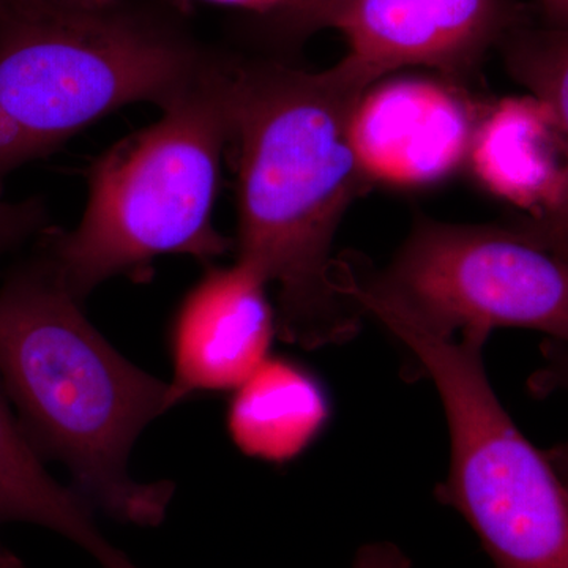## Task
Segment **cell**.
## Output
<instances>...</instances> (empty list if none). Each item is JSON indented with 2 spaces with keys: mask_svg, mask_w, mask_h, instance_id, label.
I'll use <instances>...</instances> for the list:
<instances>
[{
  "mask_svg": "<svg viewBox=\"0 0 568 568\" xmlns=\"http://www.w3.org/2000/svg\"><path fill=\"white\" fill-rule=\"evenodd\" d=\"M349 2L351 0H290L286 9L261 21L275 40L301 44L313 33L332 28L339 11Z\"/></svg>",
  "mask_w": 568,
  "mask_h": 568,
  "instance_id": "5bb4252c",
  "label": "cell"
},
{
  "mask_svg": "<svg viewBox=\"0 0 568 568\" xmlns=\"http://www.w3.org/2000/svg\"><path fill=\"white\" fill-rule=\"evenodd\" d=\"M549 26L568 28V0H540Z\"/></svg>",
  "mask_w": 568,
  "mask_h": 568,
  "instance_id": "d6986e66",
  "label": "cell"
},
{
  "mask_svg": "<svg viewBox=\"0 0 568 568\" xmlns=\"http://www.w3.org/2000/svg\"><path fill=\"white\" fill-rule=\"evenodd\" d=\"M267 286L256 268L235 260L190 290L171 335V407L196 392L235 390L267 361L276 332Z\"/></svg>",
  "mask_w": 568,
  "mask_h": 568,
  "instance_id": "9c48e42d",
  "label": "cell"
},
{
  "mask_svg": "<svg viewBox=\"0 0 568 568\" xmlns=\"http://www.w3.org/2000/svg\"><path fill=\"white\" fill-rule=\"evenodd\" d=\"M372 316L414 354L443 399L452 465L440 503L466 518L496 568H568V488L489 386L487 339L436 335L383 310Z\"/></svg>",
  "mask_w": 568,
  "mask_h": 568,
  "instance_id": "5b68a950",
  "label": "cell"
},
{
  "mask_svg": "<svg viewBox=\"0 0 568 568\" xmlns=\"http://www.w3.org/2000/svg\"><path fill=\"white\" fill-rule=\"evenodd\" d=\"M338 271L364 315L384 310L450 338L518 327L568 343V261L517 227L420 215L386 268L339 254Z\"/></svg>",
  "mask_w": 568,
  "mask_h": 568,
  "instance_id": "8992f818",
  "label": "cell"
},
{
  "mask_svg": "<svg viewBox=\"0 0 568 568\" xmlns=\"http://www.w3.org/2000/svg\"><path fill=\"white\" fill-rule=\"evenodd\" d=\"M24 521L61 534L102 568H138L106 540L93 508L48 473L0 383V523Z\"/></svg>",
  "mask_w": 568,
  "mask_h": 568,
  "instance_id": "8fae6325",
  "label": "cell"
},
{
  "mask_svg": "<svg viewBox=\"0 0 568 568\" xmlns=\"http://www.w3.org/2000/svg\"><path fill=\"white\" fill-rule=\"evenodd\" d=\"M189 2H192V0H170V3H173L178 9L179 7L183 9ZM201 2L216 3V6L250 11V13L256 14L260 20H267V18L275 17L280 11L286 9L290 0H201Z\"/></svg>",
  "mask_w": 568,
  "mask_h": 568,
  "instance_id": "ac0fdd59",
  "label": "cell"
},
{
  "mask_svg": "<svg viewBox=\"0 0 568 568\" xmlns=\"http://www.w3.org/2000/svg\"><path fill=\"white\" fill-rule=\"evenodd\" d=\"M237 149V261L276 287V334L305 349L361 328L343 293L336 231L373 185L351 138L376 82L343 58L324 71L227 54Z\"/></svg>",
  "mask_w": 568,
  "mask_h": 568,
  "instance_id": "6da1fadb",
  "label": "cell"
},
{
  "mask_svg": "<svg viewBox=\"0 0 568 568\" xmlns=\"http://www.w3.org/2000/svg\"><path fill=\"white\" fill-rule=\"evenodd\" d=\"M353 568H410V562L394 545L376 544L357 552Z\"/></svg>",
  "mask_w": 568,
  "mask_h": 568,
  "instance_id": "e0dca14e",
  "label": "cell"
},
{
  "mask_svg": "<svg viewBox=\"0 0 568 568\" xmlns=\"http://www.w3.org/2000/svg\"><path fill=\"white\" fill-rule=\"evenodd\" d=\"M50 227V213L40 197L9 203L0 196V257Z\"/></svg>",
  "mask_w": 568,
  "mask_h": 568,
  "instance_id": "2e32d148",
  "label": "cell"
},
{
  "mask_svg": "<svg viewBox=\"0 0 568 568\" xmlns=\"http://www.w3.org/2000/svg\"><path fill=\"white\" fill-rule=\"evenodd\" d=\"M219 58L153 0H0V196L7 175L132 103L166 110Z\"/></svg>",
  "mask_w": 568,
  "mask_h": 568,
  "instance_id": "3957f363",
  "label": "cell"
},
{
  "mask_svg": "<svg viewBox=\"0 0 568 568\" xmlns=\"http://www.w3.org/2000/svg\"><path fill=\"white\" fill-rule=\"evenodd\" d=\"M499 48L511 78L555 114L568 152V28L532 29L523 24L508 33ZM517 230L568 261V171L558 205L541 219L523 220Z\"/></svg>",
  "mask_w": 568,
  "mask_h": 568,
  "instance_id": "4fadbf2b",
  "label": "cell"
},
{
  "mask_svg": "<svg viewBox=\"0 0 568 568\" xmlns=\"http://www.w3.org/2000/svg\"><path fill=\"white\" fill-rule=\"evenodd\" d=\"M0 568H24L20 559L9 549L0 547Z\"/></svg>",
  "mask_w": 568,
  "mask_h": 568,
  "instance_id": "ffe728a7",
  "label": "cell"
},
{
  "mask_svg": "<svg viewBox=\"0 0 568 568\" xmlns=\"http://www.w3.org/2000/svg\"><path fill=\"white\" fill-rule=\"evenodd\" d=\"M0 383L40 457L63 463L89 506L132 525L163 521L174 485L134 480L129 458L171 409L170 384L103 338L44 257L0 286Z\"/></svg>",
  "mask_w": 568,
  "mask_h": 568,
  "instance_id": "7a4b0ae2",
  "label": "cell"
},
{
  "mask_svg": "<svg viewBox=\"0 0 568 568\" xmlns=\"http://www.w3.org/2000/svg\"><path fill=\"white\" fill-rule=\"evenodd\" d=\"M234 392L227 426L234 443L250 457L293 458L327 420L323 388L301 366L282 358H267Z\"/></svg>",
  "mask_w": 568,
  "mask_h": 568,
  "instance_id": "7c38bea8",
  "label": "cell"
},
{
  "mask_svg": "<svg viewBox=\"0 0 568 568\" xmlns=\"http://www.w3.org/2000/svg\"><path fill=\"white\" fill-rule=\"evenodd\" d=\"M447 82L394 78L376 82L355 108L351 138L372 182L424 186L469 159L476 112Z\"/></svg>",
  "mask_w": 568,
  "mask_h": 568,
  "instance_id": "ba28073f",
  "label": "cell"
},
{
  "mask_svg": "<svg viewBox=\"0 0 568 568\" xmlns=\"http://www.w3.org/2000/svg\"><path fill=\"white\" fill-rule=\"evenodd\" d=\"M523 13L517 0H351L332 28L349 44L347 61L375 82L406 67L455 82L525 24Z\"/></svg>",
  "mask_w": 568,
  "mask_h": 568,
  "instance_id": "52a82bcc",
  "label": "cell"
},
{
  "mask_svg": "<svg viewBox=\"0 0 568 568\" xmlns=\"http://www.w3.org/2000/svg\"><path fill=\"white\" fill-rule=\"evenodd\" d=\"M163 112L93 162L73 231L50 226L40 234V256L80 302L164 254L211 261L231 248L213 226L223 151L233 136L227 52Z\"/></svg>",
  "mask_w": 568,
  "mask_h": 568,
  "instance_id": "277c9868",
  "label": "cell"
},
{
  "mask_svg": "<svg viewBox=\"0 0 568 568\" xmlns=\"http://www.w3.org/2000/svg\"><path fill=\"white\" fill-rule=\"evenodd\" d=\"M541 355H544V368L538 369L530 379L534 394L548 395L551 392L568 394V343L548 338L541 345ZM548 458L568 488V443L552 448Z\"/></svg>",
  "mask_w": 568,
  "mask_h": 568,
  "instance_id": "9a60e30c",
  "label": "cell"
},
{
  "mask_svg": "<svg viewBox=\"0 0 568 568\" xmlns=\"http://www.w3.org/2000/svg\"><path fill=\"white\" fill-rule=\"evenodd\" d=\"M478 181L507 203L548 215L566 190L568 152L555 114L536 95L507 97L481 115L469 152Z\"/></svg>",
  "mask_w": 568,
  "mask_h": 568,
  "instance_id": "30bf717a",
  "label": "cell"
}]
</instances>
